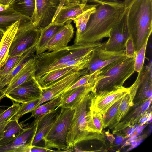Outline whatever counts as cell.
I'll return each mask as SVG.
<instances>
[{
  "label": "cell",
  "instance_id": "obj_34",
  "mask_svg": "<svg viewBox=\"0 0 152 152\" xmlns=\"http://www.w3.org/2000/svg\"><path fill=\"white\" fill-rule=\"evenodd\" d=\"M40 98L30 102L22 103L16 114L11 119L16 120L18 121L19 119L23 115L29 112H31L39 106Z\"/></svg>",
  "mask_w": 152,
  "mask_h": 152
},
{
  "label": "cell",
  "instance_id": "obj_17",
  "mask_svg": "<svg viewBox=\"0 0 152 152\" xmlns=\"http://www.w3.org/2000/svg\"><path fill=\"white\" fill-rule=\"evenodd\" d=\"M61 104L50 112L35 119V127L31 138L32 146H36L49 130L59 114Z\"/></svg>",
  "mask_w": 152,
  "mask_h": 152
},
{
  "label": "cell",
  "instance_id": "obj_28",
  "mask_svg": "<svg viewBox=\"0 0 152 152\" xmlns=\"http://www.w3.org/2000/svg\"><path fill=\"white\" fill-rule=\"evenodd\" d=\"M10 5L17 13L31 18L35 8V0H13Z\"/></svg>",
  "mask_w": 152,
  "mask_h": 152
},
{
  "label": "cell",
  "instance_id": "obj_32",
  "mask_svg": "<svg viewBox=\"0 0 152 152\" xmlns=\"http://www.w3.org/2000/svg\"><path fill=\"white\" fill-rule=\"evenodd\" d=\"M123 97L113 104L103 115V128H105L109 126H111L113 124L117 116L119 107Z\"/></svg>",
  "mask_w": 152,
  "mask_h": 152
},
{
  "label": "cell",
  "instance_id": "obj_8",
  "mask_svg": "<svg viewBox=\"0 0 152 152\" xmlns=\"http://www.w3.org/2000/svg\"><path fill=\"white\" fill-rule=\"evenodd\" d=\"M87 74L88 72L86 69L73 72L62 77L48 87L40 88L41 96L40 104L62 94L80 77Z\"/></svg>",
  "mask_w": 152,
  "mask_h": 152
},
{
  "label": "cell",
  "instance_id": "obj_11",
  "mask_svg": "<svg viewBox=\"0 0 152 152\" xmlns=\"http://www.w3.org/2000/svg\"><path fill=\"white\" fill-rule=\"evenodd\" d=\"M112 31L108 39L103 42L101 48L112 52H119L125 50L127 41L129 38L127 23V10Z\"/></svg>",
  "mask_w": 152,
  "mask_h": 152
},
{
  "label": "cell",
  "instance_id": "obj_24",
  "mask_svg": "<svg viewBox=\"0 0 152 152\" xmlns=\"http://www.w3.org/2000/svg\"><path fill=\"white\" fill-rule=\"evenodd\" d=\"M36 45L28 48L20 55L9 56L5 64L0 70V76L8 73L23 60L29 59L34 56L36 53Z\"/></svg>",
  "mask_w": 152,
  "mask_h": 152
},
{
  "label": "cell",
  "instance_id": "obj_36",
  "mask_svg": "<svg viewBox=\"0 0 152 152\" xmlns=\"http://www.w3.org/2000/svg\"><path fill=\"white\" fill-rule=\"evenodd\" d=\"M148 40L140 49L136 52L134 63V71L139 73L142 70L144 65Z\"/></svg>",
  "mask_w": 152,
  "mask_h": 152
},
{
  "label": "cell",
  "instance_id": "obj_18",
  "mask_svg": "<svg viewBox=\"0 0 152 152\" xmlns=\"http://www.w3.org/2000/svg\"><path fill=\"white\" fill-rule=\"evenodd\" d=\"M97 76L86 84L64 92L61 94L62 99L61 106L64 108L74 109L85 96L94 91Z\"/></svg>",
  "mask_w": 152,
  "mask_h": 152
},
{
  "label": "cell",
  "instance_id": "obj_46",
  "mask_svg": "<svg viewBox=\"0 0 152 152\" xmlns=\"http://www.w3.org/2000/svg\"><path fill=\"white\" fill-rule=\"evenodd\" d=\"M5 96L4 94L1 93V92H0V101Z\"/></svg>",
  "mask_w": 152,
  "mask_h": 152
},
{
  "label": "cell",
  "instance_id": "obj_31",
  "mask_svg": "<svg viewBox=\"0 0 152 152\" xmlns=\"http://www.w3.org/2000/svg\"><path fill=\"white\" fill-rule=\"evenodd\" d=\"M94 2L93 0H91ZM96 6L94 7L83 12L73 20L77 28L76 37H78L86 29L87 23L91 14L95 11Z\"/></svg>",
  "mask_w": 152,
  "mask_h": 152
},
{
  "label": "cell",
  "instance_id": "obj_42",
  "mask_svg": "<svg viewBox=\"0 0 152 152\" xmlns=\"http://www.w3.org/2000/svg\"><path fill=\"white\" fill-rule=\"evenodd\" d=\"M124 137L121 135H118L116 139V143L117 145H119L124 140Z\"/></svg>",
  "mask_w": 152,
  "mask_h": 152
},
{
  "label": "cell",
  "instance_id": "obj_6",
  "mask_svg": "<svg viewBox=\"0 0 152 152\" xmlns=\"http://www.w3.org/2000/svg\"><path fill=\"white\" fill-rule=\"evenodd\" d=\"M74 109L62 107L61 111L42 140L44 147L56 148L59 151L69 150L66 142L68 130L72 118Z\"/></svg>",
  "mask_w": 152,
  "mask_h": 152
},
{
  "label": "cell",
  "instance_id": "obj_41",
  "mask_svg": "<svg viewBox=\"0 0 152 152\" xmlns=\"http://www.w3.org/2000/svg\"><path fill=\"white\" fill-rule=\"evenodd\" d=\"M10 120L7 121L2 124L0 125V139L2 137L3 133L4 130L6 125Z\"/></svg>",
  "mask_w": 152,
  "mask_h": 152
},
{
  "label": "cell",
  "instance_id": "obj_14",
  "mask_svg": "<svg viewBox=\"0 0 152 152\" xmlns=\"http://www.w3.org/2000/svg\"><path fill=\"white\" fill-rule=\"evenodd\" d=\"M152 65L150 61L143 67L134 82L136 93L133 101V105L138 104L152 97Z\"/></svg>",
  "mask_w": 152,
  "mask_h": 152
},
{
  "label": "cell",
  "instance_id": "obj_12",
  "mask_svg": "<svg viewBox=\"0 0 152 152\" xmlns=\"http://www.w3.org/2000/svg\"><path fill=\"white\" fill-rule=\"evenodd\" d=\"M101 47L92 52L91 59L86 68L88 74L101 70L107 65L129 56L126 54L125 50L119 52H112L105 50Z\"/></svg>",
  "mask_w": 152,
  "mask_h": 152
},
{
  "label": "cell",
  "instance_id": "obj_13",
  "mask_svg": "<svg viewBox=\"0 0 152 152\" xmlns=\"http://www.w3.org/2000/svg\"><path fill=\"white\" fill-rule=\"evenodd\" d=\"M5 96L13 102L22 104L40 98L41 90L34 77L16 87Z\"/></svg>",
  "mask_w": 152,
  "mask_h": 152
},
{
  "label": "cell",
  "instance_id": "obj_26",
  "mask_svg": "<svg viewBox=\"0 0 152 152\" xmlns=\"http://www.w3.org/2000/svg\"><path fill=\"white\" fill-rule=\"evenodd\" d=\"M86 123L87 129L88 132L102 133L103 128V116L92 108L91 106V101L87 113Z\"/></svg>",
  "mask_w": 152,
  "mask_h": 152
},
{
  "label": "cell",
  "instance_id": "obj_5",
  "mask_svg": "<svg viewBox=\"0 0 152 152\" xmlns=\"http://www.w3.org/2000/svg\"><path fill=\"white\" fill-rule=\"evenodd\" d=\"M93 91L85 96L76 105L68 132L66 142L70 149L77 144L84 141L98 140L104 142L102 133L91 132L87 129L86 119Z\"/></svg>",
  "mask_w": 152,
  "mask_h": 152
},
{
  "label": "cell",
  "instance_id": "obj_3",
  "mask_svg": "<svg viewBox=\"0 0 152 152\" xmlns=\"http://www.w3.org/2000/svg\"><path fill=\"white\" fill-rule=\"evenodd\" d=\"M127 23L136 52L152 33V0H134L127 8Z\"/></svg>",
  "mask_w": 152,
  "mask_h": 152
},
{
  "label": "cell",
  "instance_id": "obj_15",
  "mask_svg": "<svg viewBox=\"0 0 152 152\" xmlns=\"http://www.w3.org/2000/svg\"><path fill=\"white\" fill-rule=\"evenodd\" d=\"M72 21V20H69L66 22L36 54L45 51L56 50L67 46L74 34V28L71 24Z\"/></svg>",
  "mask_w": 152,
  "mask_h": 152
},
{
  "label": "cell",
  "instance_id": "obj_1",
  "mask_svg": "<svg viewBox=\"0 0 152 152\" xmlns=\"http://www.w3.org/2000/svg\"><path fill=\"white\" fill-rule=\"evenodd\" d=\"M96 4L94 12L90 16L86 29L78 37L74 44L100 42L109 37L126 8L120 0H93Z\"/></svg>",
  "mask_w": 152,
  "mask_h": 152
},
{
  "label": "cell",
  "instance_id": "obj_37",
  "mask_svg": "<svg viewBox=\"0 0 152 152\" xmlns=\"http://www.w3.org/2000/svg\"><path fill=\"white\" fill-rule=\"evenodd\" d=\"M101 71V70H98L92 73L87 74L81 76L73 84L64 92L88 83L97 76L100 73Z\"/></svg>",
  "mask_w": 152,
  "mask_h": 152
},
{
  "label": "cell",
  "instance_id": "obj_33",
  "mask_svg": "<svg viewBox=\"0 0 152 152\" xmlns=\"http://www.w3.org/2000/svg\"><path fill=\"white\" fill-rule=\"evenodd\" d=\"M130 100L129 91L123 97L119 107L116 119L111 127L115 126L126 114L131 107Z\"/></svg>",
  "mask_w": 152,
  "mask_h": 152
},
{
  "label": "cell",
  "instance_id": "obj_35",
  "mask_svg": "<svg viewBox=\"0 0 152 152\" xmlns=\"http://www.w3.org/2000/svg\"><path fill=\"white\" fill-rule=\"evenodd\" d=\"M21 105L20 103L13 102L12 105L7 108L0 110V125L10 120L15 116Z\"/></svg>",
  "mask_w": 152,
  "mask_h": 152
},
{
  "label": "cell",
  "instance_id": "obj_27",
  "mask_svg": "<svg viewBox=\"0 0 152 152\" xmlns=\"http://www.w3.org/2000/svg\"><path fill=\"white\" fill-rule=\"evenodd\" d=\"M64 24L51 23L46 26L39 28L40 36L35 46L36 54Z\"/></svg>",
  "mask_w": 152,
  "mask_h": 152
},
{
  "label": "cell",
  "instance_id": "obj_25",
  "mask_svg": "<svg viewBox=\"0 0 152 152\" xmlns=\"http://www.w3.org/2000/svg\"><path fill=\"white\" fill-rule=\"evenodd\" d=\"M18 121L11 119L6 125L1 138L0 139V147L10 143L23 130Z\"/></svg>",
  "mask_w": 152,
  "mask_h": 152
},
{
  "label": "cell",
  "instance_id": "obj_22",
  "mask_svg": "<svg viewBox=\"0 0 152 152\" xmlns=\"http://www.w3.org/2000/svg\"><path fill=\"white\" fill-rule=\"evenodd\" d=\"M81 70L75 66H69L52 70L36 80L41 89L45 88L63 77Z\"/></svg>",
  "mask_w": 152,
  "mask_h": 152
},
{
  "label": "cell",
  "instance_id": "obj_44",
  "mask_svg": "<svg viewBox=\"0 0 152 152\" xmlns=\"http://www.w3.org/2000/svg\"><path fill=\"white\" fill-rule=\"evenodd\" d=\"M134 0H124V2L126 8L128 7Z\"/></svg>",
  "mask_w": 152,
  "mask_h": 152
},
{
  "label": "cell",
  "instance_id": "obj_16",
  "mask_svg": "<svg viewBox=\"0 0 152 152\" xmlns=\"http://www.w3.org/2000/svg\"><path fill=\"white\" fill-rule=\"evenodd\" d=\"M129 91V88L96 95L94 93L91 100L92 108L103 115L113 104L123 97Z\"/></svg>",
  "mask_w": 152,
  "mask_h": 152
},
{
  "label": "cell",
  "instance_id": "obj_20",
  "mask_svg": "<svg viewBox=\"0 0 152 152\" xmlns=\"http://www.w3.org/2000/svg\"><path fill=\"white\" fill-rule=\"evenodd\" d=\"M36 67V61L33 56L28 60L10 83L0 92L5 95L16 87L32 79L35 77Z\"/></svg>",
  "mask_w": 152,
  "mask_h": 152
},
{
  "label": "cell",
  "instance_id": "obj_4",
  "mask_svg": "<svg viewBox=\"0 0 152 152\" xmlns=\"http://www.w3.org/2000/svg\"><path fill=\"white\" fill-rule=\"evenodd\" d=\"M135 56H127L101 69L96 77L93 91L95 94L98 95L124 87L125 81L134 72Z\"/></svg>",
  "mask_w": 152,
  "mask_h": 152
},
{
  "label": "cell",
  "instance_id": "obj_38",
  "mask_svg": "<svg viewBox=\"0 0 152 152\" xmlns=\"http://www.w3.org/2000/svg\"><path fill=\"white\" fill-rule=\"evenodd\" d=\"M17 13L10 5H6L0 4V14H11Z\"/></svg>",
  "mask_w": 152,
  "mask_h": 152
},
{
  "label": "cell",
  "instance_id": "obj_40",
  "mask_svg": "<svg viewBox=\"0 0 152 152\" xmlns=\"http://www.w3.org/2000/svg\"><path fill=\"white\" fill-rule=\"evenodd\" d=\"M52 151H54L51 149L47 148L45 147H42L38 146H32L30 150V152H46Z\"/></svg>",
  "mask_w": 152,
  "mask_h": 152
},
{
  "label": "cell",
  "instance_id": "obj_21",
  "mask_svg": "<svg viewBox=\"0 0 152 152\" xmlns=\"http://www.w3.org/2000/svg\"><path fill=\"white\" fill-rule=\"evenodd\" d=\"M20 20L13 24L4 32L0 41V70L4 65L9 56V51L13 40L21 21Z\"/></svg>",
  "mask_w": 152,
  "mask_h": 152
},
{
  "label": "cell",
  "instance_id": "obj_43",
  "mask_svg": "<svg viewBox=\"0 0 152 152\" xmlns=\"http://www.w3.org/2000/svg\"><path fill=\"white\" fill-rule=\"evenodd\" d=\"M13 0H0V4L6 5H10Z\"/></svg>",
  "mask_w": 152,
  "mask_h": 152
},
{
  "label": "cell",
  "instance_id": "obj_29",
  "mask_svg": "<svg viewBox=\"0 0 152 152\" xmlns=\"http://www.w3.org/2000/svg\"><path fill=\"white\" fill-rule=\"evenodd\" d=\"M62 99L61 94L57 96L44 104L39 105L31 113V117L37 118L53 110L61 104Z\"/></svg>",
  "mask_w": 152,
  "mask_h": 152
},
{
  "label": "cell",
  "instance_id": "obj_30",
  "mask_svg": "<svg viewBox=\"0 0 152 152\" xmlns=\"http://www.w3.org/2000/svg\"><path fill=\"white\" fill-rule=\"evenodd\" d=\"M20 20H31V18L19 13L0 14V29L4 33L10 26Z\"/></svg>",
  "mask_w": 152,
  "mask_h": 152
},
{
  "label": "cell",
  "instance_id": "obj_47",
  "mask_svg": "<svg viewBox=\"0 0 152 152\" xmlns=\"http://www.w3.org/2000/svg\"><path fill=\"white\" fill-rule=\"evenodd\" d=\"M4 33V32L0 29V41L3 36Z\"/></svg>",
  "mask_w": 152,
  "mask_h": 152
},
{
  "label": "cell",
  "instance_id": "obj_7",
  "mask_svg": "<svg viewBox=\"0 0 152 152\" xmlns=\"http://www.w3.org/2000/svg\"><path fill=\"white\" fill-rule=\"evenodd\" d=\"M40 32V29L35 27L31 20L21 21L10 48L9 56L20 55L28 48L36 45Z\"/></svg>",
  "mask_w": 152,
  "mask_h": 152
},
{
  "label": "cell",
  "instance_id": "obj_45",
  "mask_svg": "<svg viewBox=\"0 0 152 152\" xmlns=\"http://www.w3.org/2000/svg\"><path fill=\"white\" fill-rule=\"evenodd\" d=\"M80 0H62L64 2V5H67L70 3L79 1Z\"/></svg>",
  "mask_w": 152,
  "mask_h": 152
},
{
  "label": "cell",
  "instance_id": "obj_2",
  "mask_svg": "<svg viewBox=\"0 0 152 152\" xmlns=\"http://www.w3.org/2000/svg\"><path fill=\"white\" fill-rule=\"evenodd\" d=\"M100 42L74 44L58 50L35 54L33 56L37 62L35 78L37 80L52 70L62 68L71 60L78 58L101 47Z\"/></svg>",
  "mask_w": 152,
  "mask_h": 152
},
{
  "label": "cell",
  "instance_id": "obj_9",
  "mask_svg": "<svg viewBox=\"0 0 152 152\" xmlns=\"http://www.w3.org/2000/svg\"><path fill=\"white\" fill-rule=\"evenodd\" d=\"M95 3L91 0H80L64 5L62 1L58 9L52 23L65 24L72 20L85 12L94 7Z\"/></svg>",
  "mask_w": 152,
  "mask_h": 152
},
{
  "label": "cell",
  "instance_id": "obj_39",
  "mask_svg": "<svg viewBox=\"0 0 152 152\" xmlns=\"http://www.w3.org/2000/svg\"><path fill=\"white\" fill-rule=\"evenodd\" d=\"M151 111L150 112L148 110L143 114L138 122L140 125L142 126L149 121L151 119Z\"/></svg>",
  "mask_w": 152,
  "mask_h": 152
},
{
  "label": "cell",
  "instance_id": "obj_23",
  "mask_svg": "<svg viewBox=\"0 0 152 152\" xmlns=\"http://www.w3.org/2000/svg\"><path fill=\"white\" fill-rule=\"evenodd\" d=\"M152 97L140 103L134 105L132 106V109H129L130 111L128 112L122 119L121 122L131 125L138 122L143 114L149 109Z\"/></svg>",
  "mask_w": 152,
  "mask_h": 152
},
{
  "label": "cell",
  "instance_id": "obj_10",
  "mask_svg": "<svg viewBox=\"0 0 152 152\" xmlns=\"http://www.w3.org/2000/svg\"><path fill=\"white\" fill-rule=\"evenodd\" d=\"M62 0H35L31 21L36 27L44 28L52 22Z\"/></svg>",
  "mask_w": 152,
  "mask_h": 152
},
{
  "label": "cell",
  "instance_id": "obj_19",
  "mask_svg": "<svg viewBox=\"0 0 152 152\" xmlns=\"http://www.w3.org/2000/svg\"><path fill=\"white\" fill-rule=\"evenodd\" d=\"M35 127L34 123L31 127L24 129L14 140L6 145L0 147V152H30L32 147L31 138Z\"/></svg>",
  "mask_w": 152,
  "mask_h": 152
}]
</instances>
